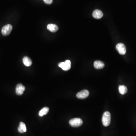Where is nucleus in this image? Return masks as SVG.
<instances>
[{
	"instance_id": "obj_8",
	"label": "nucleus",
	"mask_w": 136,
	"mask_h": 136,
	"mask_svg": "<svg viewBox=\"0 0 136 136\" xmlns=\"http://www.w3.org/2000/svg\"><path fill=\"white\" fill-rule=\"evenodd\" d=\"M103 16V13L99 10H95L93 11V16L95 19H101Z\"/></svg>"
},
{
	"instance_id": "obj_9",
	"label": "nucleus",
	"mask_w": 136,
	"mask_h": 136,
	"mask_svg": "<svg viewBox=\"0 0 136 136\" xmlns=\"http://www.w3.org/2000/svg\"><path fill=\"white\" fill-rule=\"evenodd\" d=\"M47 29L52 33H55L58 30V27L54 24H49L47 26Z\"/></svg>"
},
{
	"instance_id": "obj_5",
	"label": "nucleus",
	"mask_w": 136,
	"mask_h": 136,
	"mask_svg": "<svg viewBox=\"0 0 136 136\" xmlns=\"http://www.w3.org/2000/svg\"><path fill=\"white\" fill-rule=\"evenodd\" d=\"M13 27L10 24L5 25L2 29V33L3 36H7L11 33Z\"/></svg>"
},
{
	"instance_id": "obj_7",
	"label": "nucleus",
	"mask_w": 136,
	"mask_h": 136,
	"mask_svg": "<svg viewBox=\"0 0 136 136\" xmlns=\"http://www.w3.org/2000/svg\"><path fill=\"white\" fill-rule=\"evenodd\" d=\"M25 90V87L21 84H19L17 85L16 88V92L18 95H22Z\"/></svg>"
},
{
	"instance_id": "obj_15",
	"label": "nucleus",
	"mask_w": 136,
	"mask_h": 136,
	"mask_svg": "<svg viewBox=\"0 0 136 136\" xmlns=\"http://www.w3.org/2000/svg\"><path fill=\"white\" fill-rule=\"evenodd\" d=\"M44 2L48 5H50L53 2V0H43Z\"/></svg>"
},
{
	"instance_id": "obj_1",
	"label": "nucleus",
	"mask_w": 136,
	"mask_h": 136,
	"mask_svg": "<svg viewBox=\"0 0 136 136\" xmlns=\"http://www.w3.org/2000/svg\"><path fill=\"white\" fill-rule=\"evenodd\" d=\"M102 121V123L104 126H108L109 125L111 122V114L109 112H105L104 113Z\"/></svg>"
},
{
	"instance_id": "obj_14",
	"label": "nucleus",
	"mask_w": 136,
	"mask_h": 136,
	"mask_svg": "<svg viewBox=\"0 0 136 136\" xmlns=\"http://www.w3.org/2000/svg\"><path fill=\"white\" fill-rule=\"evenodd\" d=\"M119 92L122 95H124L127 93V88L124 85H120L119 87Z\"/></svg>"
},
{
	"instance_id": "obj_13",
	"label": "nucleus",
	"mask_w": 136,
	"mask_h": 136,
	"mask_svg": "<svg viewBox=\"0 0 136 136\" xmlns=\"http://www.w3.org/2000/svg\"><path fill=\"white\" fill-rule=\"evenodd\" d=\"M49 108L47 107H45L43 108V109H42L39 113V115L40 117H42L44 115L47 114L49 112Z\"/></svg>"
},
{
	"instance_id": "obj_11",
	"label": "nucleus",
	"mask_w": 136,
	"mask_h": 136,
	"mask_svg": "<svg viewBox=\"0 0 136 136\" xmlns=\"http://www.w3.org/2000/svg\"><path fill=\"white\" fill-rule=\"evenodd\" d=\"M23 62L24 65L27 67L30 66L32 64V60L28 57H24L23 59Z\"/></svg>"
},
{
	"instance_id": "obj_4",
	"label": "nucleus",
	"mask_w": 136,
	"mask_h": 136,
	"mask_svg": "<svg viewBox=\"0 0 136 136\" xmlns=\"http://www.w3.org/2000/svg\"><path fill=\"white\" fill-rule=\"evenodd\" d=\"M116 48L118 53L121 55H124L126 52V46L122 43H120L117 44L116 45Z\"/></svg>"
},
{
	"instance_id": "obj_2",
	"label": "nucleus",
	"mask_w": 136,
	"mask_h": 136,
	"mask_svg": "<svg viewBox=\"0 0 136 136\" xmlns=\"http://www.w3.org/2000/svg\"><path fill=\"white\" fill-rule=\"evenodd\" d=\"M69 124L73 127H79L83 124V121L81 118H75L71 119L69 121Z\"/></svg>"
},
{
	"instance_id": "obj_3",
	"label": "nucleus",
	"mask_w": 136,
	"mask_h": 136,
	"mask_svg": "<svg viewBox=\"0 0 136 136\" xmlns=\"http://www.w3.org/2000/svg\"><path fill=\"white\" fill-rule=\"evenodd\" d=\"M71 64V63L70 61V60H66L65 62H62L59 64L58 66L64 70L67 71L70 69Z\"/></svg>"
},
{
	"instance_id": "obj_12",
	"label": "nucleus",
	"mask_w": 136,
	"mask_h": 136,
	"mask_svg": "<svg viewBox=\"0 0 136 136\" xmlns=\"http://www.w3.org/2000/svg\"><path fill=\"white\" fill-rule=\"evenodd\" d=\"M18 131L19 133H23L27 131L26 125L24 122H20L18 128Z\"/></svg>"
},
{
	"instance_id": "obj_10",
	"label": "nucleus",
	"mask_w": 136,
	"mask_h": 136,
	"mask_svg": "<svg viewBox=\"0 0 136 136\" xmlns=\"http://www.w3.org/2000/svg\"><path fill=\"white\" fill-rule=\"evenodd\" d=\"M105 65L103 62L100 61H96L94 62V66L96 69H101L104 68Z\"/></svg>"
},
{
	"instance_id": "obj_6",
	"label": "nucleus",
	"mask_w": 136,
	"mask_h": 136,
	"mask_svg": "<svg viewBox=\"0 0 136 136\" xmlns=\"http://www.w3.org/2000/svg\"><path fill=\"white\" fill-rule=\"evenodd\" d=\"M89 95V92L87 90H84L78 93L76 96L79 99H84L87 98Z\"/></svg>"
}]
</instances>
